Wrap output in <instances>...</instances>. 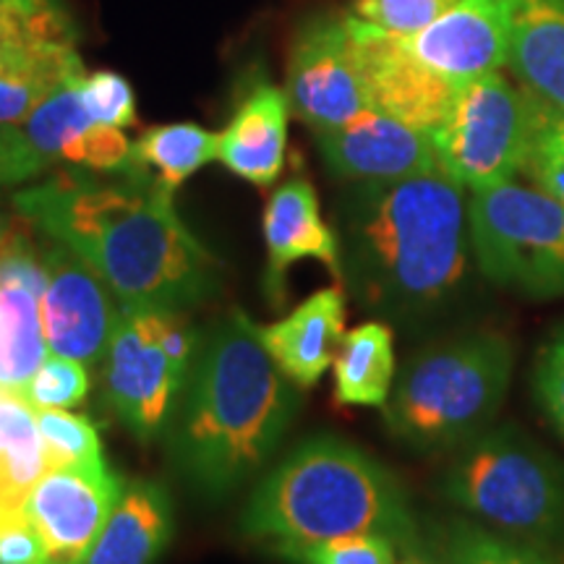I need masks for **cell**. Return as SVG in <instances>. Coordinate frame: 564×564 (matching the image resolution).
Segmentation results:
<instances>
[{"mask_svg": "<svg viewBox=\"0 0 564 564\" xmlns=\"http://www.w3.org/2000/svg\"><path fill=\"white\" fill-rule=\"evenodd\" d=\"M61 171L13 194L34 230L76 251L123 306L186 312L217 291V262L150 171Z\"/></svg>", "mask_w": 564, "mask_h": 564, "instance_id": "6da1fadb", "label": "cell"}, {"mask_svg": "<svg viewBox=\"0 0 564 564\" xmlns=\"http://www.w3.org/2000/svg\"><path fill=\"white\" fill-rule=\"evenodd\" d=\"M299 411V392L259 337V324L232 312L196 345L167 453L192 489L220 499L262 470Z\"/></svg>", "mask_w": 564, "mask_h": 564, "instance_id": "7a4b0ae2", "label": "cell"}, {"mask_svg": "<svg viewBox=\"0 0 564 564\" xmlns=\"http://www.w3.org/2000/svg\"><path fill=\"white\" fill-rule=\"evenodd\" d=\"M340 278L364 306L423 314L455 295L468 267L463 186L434 171L361 181L337 212Z\"/></svg>", "mask_w": 564, "mask_h": 564, "instance_id": "3957f363", "label": "cell"}, {"mask_svg": "<svg viewBox=\"0 0 564 564\" xmlns=\"http://www.w3.org/2000/svg\"><path fill=\"white\" fill-rule=\"evenodd\" d=\"M241 531L272 546L379 533L413 554L419 531L405 491L384 465L337 436L301 442L251 494Z\"/></svg>", "mask_w": 564, "mask_h": 564, "instance_id": "277c9868", "label": "cell"}, {"mask_svg": "<svg viewBox=\"0 0 564 564\" xmlns=\"http://www.w3.org/2000/svg\"><path fill=\"white\" fill-rule=\"evenodd\" d=\"M512 377V348L491 333L429 345L408 361L384 405L392 436L419 453L463 447L486 432Z\"/></svg>", "mask_w": 564, "mask_h": 564, "instance_id": "5b68a950", "label": "cell"}, {"mask_svg": "<svg viewBox=\"0 0 564 564\" xmlns=\"http://www.w3.org/2000/svg\"><path fill=\"white\" fill-rule=\"evenodd\" d=\"M442 491L491 531L554 554L564 549V468L514 426L457 447Z\"/></svg>", "mask_w": 564, "mask_h": 564, "instance_id": "8992f818", "label": "cell"}, {"mask_svg": "<svg viewBox=\"0 0 564 564\" xmlns=\"http://www.w3.org/2000/svg\"><path fill=\"white\" fill-rule=\"evenodd\" d=\"M199 337L183 312L121 306L100 369L102 392L139 442L150 444L167 432Z\"/></svg>", "mask_w": 564, "mask_h": 564, "instance_id": "52a82bcc", "label": "cell"}, {"mask_svg": "<svg viewBox=\"0 0 564 564\" xmlns=\"http://www.w3.org/2000/svg\"><path fill=\"white\" fill-rule=\"evenodd\" d=\"M468 236L481 272L497 285L564 295V204L541 188L507 181L474 192Z\"/></svg>", "mask_w": 564, "mask_h": 564, "instance_id": "ba28073f", "label": "cell"}, {"mask_svg": "<svg viewBox=\"0 0 564 564\" xmlns=\"http://www.w3.org/2000/svg\"><path fill=\"white\" fill-rule=\"evenodd\" d=\"M539 105L499 70L463 82L432 137L442 173L470 192L512 181L525 167Z\"/></svg>", "mask_w": 564, "mask_h": 564, "instance_id": "9c48e42d", "label": "cell"}, {"mask_svg": "<svg viewBox=\"0 0 564 564\" xmlns=\"http://www.w3.org/2000/svg\"><path fill=\"white\" fill-rule=\"evenodd\" d=\"M285 95L293 116L314 133L371 110L345 13L324 11L303 19L288 58Z\"/></svg>", "mask_w": 564, "mask_h": 564, "instance_id": "30bf717a", "label": "cell"}, {"mask_svg": "<svg viewBox=\"0 0 564 564\" xmlns=\"http://www.w3.org/2000/svg\"><path fill=\"white\" fill-rule=\"evenodd\" d=\"M45 295L42 327L47 350L102 369L123 303L76 251L58 241L42 246Z\"/></svg>", "mask_w": 564, "mask_h": 564, "instance_id": "8fae6325", "label": "cell"}, {"mask_svg": "<svg viewBox=\"0 0 564 564\" xmlns=\"http://www.w3.org/2000/svg\"><path fill=\"white\" fill-rule=\"evenodd\" d=\"M352 53L361 74L369 108L398 118L423 133L436 131L453 105L460 84L429 68L403 45V37L387 34L345 11Z\"/></svg>", "mask_w": 564, "mask_h": 564, "instance_id": "7c38bea8", "label": "cell"}, {"mask_svg": "<svg viewBox=\"0 0 564 564\" xmlns=\"http://www.w3.org/2000/svg\"><path fill=\"white\" fill-rule=\"evenodd\" d=\"M123 489V476L108 463L47 468L42 474L26 497L24 512L45 541L51 564L82 562Z\"/></svg>", "mask_w": 564, "mask_h": 564, "instance_id": "4fadbf2b", "label": "cell"}, {"mask_svg": "<svg viewBox=\"0 0 564 564\" xmlns=\"http://www.w3.org/2000/svg\"><path fill=\"white\" fill-rule=\"evenodd\" d=\"M329 173L343 181H398L442 171L432 137L379 110L316 133Z\"/></svg>", "mask_w": 564, "mask_h": 564, "instance_id": "5bb4252c", "label": "cell"}, {"mask_svg": "<svg viewBox=\"0 0 564 564\" xmlns=\"http://www.w3.org/2000/svg\"><path fill=\"white\" fill-rule=\"evenodd\" d=\"M518 0H457L403 45L429 68L457 84L507 66Z\"/></svg>", "mask_w": 564, "mask_h": 564, "instance_id": "9a60e30c", "label": "cell"}, {"mask_svg": "<svg viewBox=\"0 0 564 564\" xmlns=\"http://www.w3.org/2000/svg\"><path fill=\"white\" fill-rule=\"evenodd\" d=\"M82 76L58 84L19 129L47 162H70L105 175L126 173L131 167V141L123 129L102 126L89 116L79 95Z\"/></svg>", "mask_w": 564, "mask_h": 564, "instance_id": "2e32d148", "label": "cell"}, {"mask_svg": "<svg viewBox=\"0 0 564 564\" xmlns=\"http://www.w3.org/2000/svg\"><path fill=\"white\" fill-rule=\"evenodd\" d=\"M264 288L274 306L285 293V274L301 259H319L340 278V238L324 223L319 196L306 178H291L270 196L264 209Z\"/></svg>", "mask_w": 564, "mask_h": 564, "instance_id": "e0dca14e", "label": "cell"}, {"mask_svg": "<svg viewBox=\"0 0 564 564\" xmlns=\"http://www.w3.org/2000/svg\"><path fill=\"white\" fill-rule=\"evenodd\" d=\"M288 105L285 89L259 82L246 91L232 112L228 129L220 133L217 160L253 186H270L280 178L288 147Z\"/></svg>", "mask_w": 564, "mask_h": 564, "instance_id": "ac0fdd59", "label": "cell"}, {"mask_svg": "<svg viewBox=\"0 0 564 564\" xmlns=\"http://www.w3.org/2000/svg\"><path fill=\"white\" fill-rule=\"evenodd\" d=\"M259 337L293 384L314 387L335 364L345 337L343 291L340 288L316 291L285 319L259 327Z\"/></svg>", "mask_w": 564, "mask_h": 564, "instance_id": "d6986e66", "label": "cell"}, {"mask_svg": "<svg viewBox=\"0 0 564 564\" xmlns=\"http://www.w3.org/2000/svg\"><path fill=\"white\" fill-rule=\"evenodd\" d=\"M173 539V502L150 478L126 484L108 523L79 564H154Z\"/></svg>", "mask_w": 564, "mask_h": 564, "instance_id": "ffe728a7", "label": "cell"}, {"mask_svg": "<svg viewBox=\"0 0 564 564\" xmlns=\"http://www.w3.org/2000/svg\"><path fill=\"white\" fill-rule=\"evenodd\" d=\"M507 66L541 108L564 112V0H518Z\"/></svg>", "mask_w": 564, "mask_h": 564, "instance_id": "44dd1931", "label": "cell"}, {"mask_svg": "<svg viewBox=\"0 0 564 564\" xmlns=\"http://www.w3.org/2000/svg\"><path fill=\"white\" fill-rule=\"evenodd\" d=\"M333 366L337 403L384 408L394 379L390 327L382 322H366L350 329L343 337Z\"/></svg>", "mask_w": 564, "mask_h": 564, "instance_id": "7402d4cb", "label": "cell"}, {"mask_svg": "<svg viewBox=\"0 0 564 564\" xmlns=\"http://www.w3.org/2000/svg\"><path fill=\"white\" fill-rule=\"evenodd\" d=\"M45 470L37 411L24 394L0 390V507L24 510L26 497Z\"/></svg>", "mask_w": 564, "mask_h": 564, "instance_id": "603a6c76", "label": "cell"}, {"mask_svg": "<svg viewBox=\"0 0 564 564\" xmlns=\"http://www.w3.org/2000/svg\"><path fill=\"white\" fill-rule=\"evenodd\" d=\"M47 356L40 295L24 285H0V390L24 392Z\"/></svg>", "mask_w": 564, "mask_h": 564, "instance_id": "cb8c5ba5", "label": "cell"}, {"mask_svg": "<svg viewBox=\"0 0 564 564\" xmlns=\"http://www.w3.org/2000/svg\"><path fill=\"white\" fill-rule=\"evenodd\" d=\"M217 152L220 133H212L196 123L154 126L131 144L133 165L150 171L171 192L217 160Z\"/></svg>", "mask_w": 564, "mask_h": 564, "instance_id": "d4e9b609", "label": "cell"}, {"mask_svg": "<svg viewBox=\"0 0 564 564\" xmlns=\"http://www.w3.org/2000/svg\"><path fill=\"white\" fill-rule=\"evenodd\" d=\"M436 546L444 564H560L554 552L468 520H453L442 528Z\"/></svg>", "mask_w": 564, "mask_h": 564, "instance_id": "484cf974", "label": "cell"}, {"mask_svg": "<svg viewBox=\"0 0 564 564\" xmlns=\"http://www.w3.org/2000/svg\"><path fill=\"white\" fill-rule=\"evenodd\" d=\"M37 426L45 447L47 468H70V465H100L102 442L95 423L87 415L66 411H37Z\"/></svg>", "mask_w": 564, "mask_h": 564, "instance_id": "4316f807", "label": "cell"}, {"mask_svg": "<svg viewBox=\"0 0 564 564\" xmlns=\"http://www.w3.org/2000/svg\"><path fill=\"white\" fill-rule=\"evenodd\" d=\"M272 552L293 564H394L398 544L379 533H352L314 544L272 546Z\"/></svg>", "mask_w": 564, "mask_h": 564, "instance_id": "83f0119b", "label": "cell"}, {"mask_svg": "<svg viewBox=\"0 0 564 564\" xmlns=\"http://www.w3.org/2000/svg\"><path fill=\"white\" fill-rule=\"evenodd\" d=\"M87 392V366L76 358L51 352L21 394L34 411H63V408L82 405Z\"/></svg>", "mask_w": 564, "mask_h": 564, "instance_id": "f1b7e54d", "label": "cell"}, {"mask_svg": "<svg viewBox=\"0 0 564 564\" xmlns=\"http://www.w3.org/2000/svg\"><path fill=\"white\" fill-rule=\"evenodd\" d=\"M523 171L535 183V188L564 204V112L539 105L531 152H528Z\"/></svg>", "mask_w": 564, "mask_h": 564, "instance_id": "f546056e", "label": "cell"}, {"mask_svg": "<svg viewBox=\"0 0 564 564\" xmlns=\"http://www.w3.org/2000/svg\"><path fill=\"white\" fill-rule=\"evenodd\" d=\"M455 3L457 0H352L348 13L387 34L411 37L434 24Z\"/></svg>", "mask_w": 564, "mask_h": 564, "instance_id": "4dcf8cb0", "label": "cell"}, {"mask_svg": "<svg viewBox=\"0 0 564 564\" xmlns=\"http://www.w3.org/2000/svg\"><path fill=\"white\" fill-rule=\"evenodd\" d=\"M84 108L97 123L112 129H131L137 126V97L131 84L116 70H95L84 74L79 82Z\"/></svg>", "mask_w": 564, "mask_h": 564, "instance_id": "1f68e13d", "label": "cell"}, {"mask_svg": "<svg viewBox=\"0 0 564 564\" xmlns=\"http://www.w3.org/2000/svg\"><path fill=\"white\" fill-rule=\"evenodd\" d=\"M66 79L70 76L53 74V70L0 68V126L24 123L32 110Z\"/></svg>", "mask_w": 564, "mask_h": 564, "instance_id": "d6a6232c", "label": "cell"}, {"mask_svg": "<svg viewBox=\"0 0 564 564\" xmlns=\"http://www.w3.org/2000/svg\"><path fill=\"white\" fill-rule=\"evenodd\" d=\"M533 387L546 419L552 421L556 432L564 436V327L546 343V348L541 350Z\"/></svg>", "mask_w": 564, "mask_h": 564, "instance_id": "836d02e7", "label": "cell"}, {"mask_svg": "<svg viewBox=\"0 0 564 564\" xmlns=\"http://www.w3.org/2000/svg\"><path fill=\"white\" fill-rule=\"evenodd\" d=\"M51 167L19 126H0V188L21 186Z\"/></svg>", "mask_w": 564, "mask_h": 564, "instance_id": "e575fe53", "label": "cell"}, {"mask_svg": "<svg viewBox=\"0 0 564 564\" xmlns=\"http://www.w3.org/2000/svg\"><path fill=\"white\" fill-rule=\"evenodd\" d=\"M13 236V225H11V217L9 212H6L3 204H0V251H3V246L9 243V238Z\"/></svg>", "mask_w": 564, "mask_h": 564, "instance_id": "d590c367", "label": "cell"}, {"mask_svg": "<svg viewBox=\"0 0 564 564\" xmlns=\"http://www.w3.org/2000/svg\"><path fill=\"white\" fill-rule=\"evenodd\" d=\"M403 564H423V562H419V560H408V562H403Z\"/></svg>", "mask_w": 564, "mask_h": 564, "instance_id": "8d00e7d4", "label": "cell"}, {"mask_svg": "<svg viewBox=\"0 0 564 564\" xmlns=\"http://www.w3.org/2000/svg\"><path fill=\"white\" fill-rule=\"evenodd\" d=\"M0 3H3V0H0Z\"/></svg>", "mask_w": 564, "mask_h": 564, "instance_id": "74e56055", "label": "cell"}]
</instances>
